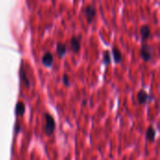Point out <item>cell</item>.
<instances>
[{
    "instance_id": "cell-1",
    "label": "cell",
    "mask_w": 160,
    "mask_h": 160,
    "mask_svg": "<svg viewBox=\"0 0 160 160\" xmlns=\"http://www.w3.org/2000/svg\"><path fill=\"white\" fill-rule=\"evenodd\" d=\"M56 129V122H55V119L53 117L49 114V113H46L45 114V127H44V131H45V134L47 136H51L53 131Z\"/></svg>"
},
{
    "instance_id": "cell-2",
    "label": "cell",
    "mask_w": 160,
    "mask_h": 160,
    "mask_svg": "<svg viewBox=\"0 0 160 160\" xmlns=\"http://www.w3.org/2000/svg\"><path fill=\"white\" fill-rule=\"evenodd\" d=\"M152 52H153V48L151 46H149L148 44L143 45L140 50V56H141L142 60H144V61L151 60V58L153 56Z\"/></svg>"
},
{
    "instance_id": "cell-3",
    "label": "cell",
    "mask_w": 160,
    "mask_h": 160,
    "mask_svg": "<svg viewBox=\"0 0 160 160\" xmlns=\"http://www.w3.org/2000/svg\"><path fill=\"white\" fill-rule=\"evenodd\" d=\"M96 14V7L94 5L90 4V5L85 7V9H84V16H85V18L87 20V23L90 24L92 22V20L95 18Z\"/></svg>"
},
{
    "instance_id": "cell-4",
    "label": "cell",
    "mask_w": 160,
    "mask_h": 160,
    "mask_svg": "<svg viewBox=\"0 0 160 160\" xmlns=\"http://www.w3.org/2000/svg\"><path fill=\"white\" fill-rule=\"evenodd\" d=\"M41 62H42V64H43L45 67H47V68L51 67L52 64H53V56L51 55V53L50 51H47V52L45 53V55L42 56Z\"/></svg>"
},
{
    "instance_id": "cell-5",
    "label": "cell",
    "mask_w": 160,
    "mask_h": 160,
    "mask_svg": "<svg viewBox=\"0 0 160 160\" xmlns=\"http://www.w3.org/2000/svg\"><path fill=\"white\" fill-rule=\"evenodd\" d=\"M70 48L74 52H78L81 48V43H80V38L77 37H73L70 39Z\"/></svg>"
},
{
    "instance_id": "cell-6",
    "label": "cell",
    "mask_w": 160,
    "mask_h": 160,
    "mask_svg": "<svg viewBox=\"0 0 160 160\" xmlns=\"http://www.w3.org/2000/svg\"><path fill=\"white\" fill-rule=\"evenodd\" d=\"M149 98H151V97H149V96H148V94L145 92V90H143V89L140 90V92L138 93V96H137V99H138V101H139L140 104H144V103H146L147 100H148Z\"/></svg>"
},
{
    "instance_id": "cell-7",
    "label": "cell",
    "mask_w": 160,
    "mask_h": 160,
    "mask_svg": "<svg viewBox=\"0 0 160 160\" xmlns=\"http://www.w3.org/2000/svg\"><path fill=\"white\" fill-rule=\"evenodd\" d=\"M67 52V46L64 44V43H57L56 45V53L60 56V57H63L65 56Z\"/></svg>"
},
{
    "instance_id": "cell-8",
    "label": "cell",
    "mask_w": 160,
    "mask_h": 160,
    "mask_svg": "<svg viewBox=\"0 0 160 160\" xmlns=\"http://www.w3.org/2000/svg\"><path fill=\"white\" fill-rule=\"evenodd\" d=\"M151 35V30L148 25H142L140 27V36L142 39H147Z\"/></svg>"
},
{
    "instance_id": "cell-9",
    "label": "cell",
    "mask_w": 160,
    "mask_h": 160,
    "mask_svg": "<svg viewBox=\"0 0 160 160\" xmlns=\"http://www.w3.org/2000/svg\"><path fill=\"white\" fill-rule=\"evenodd\" d=\"M155 135H156L155 129L153 127H148V129L146 131V138H147V140L149 141H153L154 139H155Z\"/></svg>"
},
{
    "instance_id": "cell-10",
    "label": "cell",
    "mask_w": 160,
    "mask_h": 160,
    "mask_svg": "<svg viewBox=\"0 0 160 160\" xmlns=\"http://www.w3.org/2000/svg\"><path fill=\"white\" fill-rule=\"evenodd\" d=\"M20 77H21V80L23 81L24 84L26 86V87H29V80L27 78V74L25 72V70L22 68L20 69Z\"/></svg>"
},
{
    "instance_id": "cell-11",
    "label": "cell",
    "mask_w": 160,
    "mask_h": 160,
    "mask_svg": "<svg viewBox=\"0 0 160 160\" xmlns=\"http://www.w3.org/2000/svg\"><path fill=\"white\" fill-rule=\"evenodd\" d=\"M25 111V107L23 102H18L15 108V113L16 115H23Z\"/></svg>"
},
{
    "instance_id": "cell-12",
    "label": "cell",
    "mask_w": 160,
    "mask_h": 160,
    "mask_svg": "<svg viewBox=\"0 0 160 160\" xmlns=\"http://www.w3.org/2000/svg\"><path fill=\"white\" fill-rule=\"evenodd\" d=\"M113 53L114 61L116 63H120L121 60H122V53H121L120 50L118 48H113Z\"/></svg>"
},
{
    "instance_id": "cell-13",
    "label": "cell",
    "mask_w": 160,
    "mask_h": 160,
    "mask_svg": "<svg viewBox=\"0 0 160 160\" xmlns=\"http://www.w3.org/2000/svg\"><path fill=\"white\" fill-rule=\"evenodd\" d=\"M103 59H104V63H105V64H110V63H111V56H110L109 51H104Z\"/></svg>"
},
{
    "instance_id": "cell-14",
    "label": "cell",
    "mask_w": 160,
    "mask_h": 160,
    "mask_svg": "<svg viewBox=\"0 0 160 160\" xmlns=\"http://www.w3.org/2000/svg\"><path fill=\"white\" fill-rule=\"evenodd\" d=\"M63 82H64V84L66 85V86H69V76L68 75H64L63 76Z\"/></svg>"
}]
</instances>
